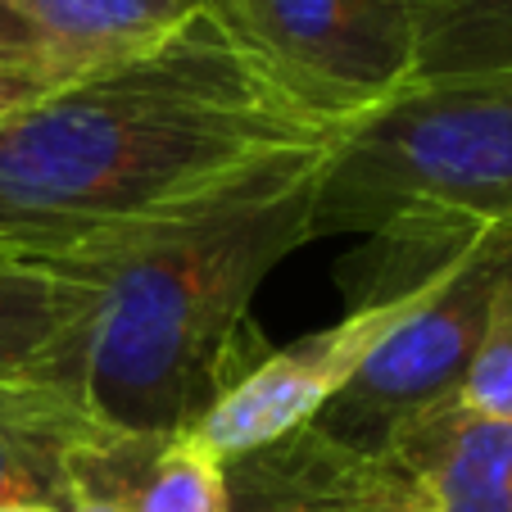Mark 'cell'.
<instances>
[{
  "mask_svg": "<svg viewBox=\"0 0 512 512\" xmlns=\"http://www.w3.org/2000/svg\"><path fill=\"white\" fill-rule=\"evenodd\" d=\"M336 145L268 155L46 259L82 290L73 390L96 422L177 435L259 368L272 345L250 322V300L286 254L313 241Z\"/></svg>",
  "mask_w": 512,
  "mask_h": 512,
  "instance_id": "obj_1",
  "label": "cell"
},
{
  "mask_svg": "<svg viewBox=\"0 0 512 512\" xmlns=\"http://www.w3.org/2000/svg\"><path fill=\"white\" fill-rule=\"evenodd\" d=\"M340 136L200 5L141 55L0 114V259L46 263L268 155Z\"/></svg>",
  "mask_w": 512,
  "mask_h": 512,
  "instance_id": "obj_2",
  "label": "cell"
},
{
  "mask_svg": "<svg viewBox=\"0 0 512 512\" xmlns=\"http://www.w3.org/2000/svg\"><path fill=\"white\" fill-rule=\"evenodd\" d=\"M363 236L340 263L345 304L404 295L481 232H512V73L408 87L340 136L313 241Z\"/></svg>",
  "mask_w": 512,
  "mask_h": 512,
  "instance_id": "obj_3",
  "label": "cell"
},
{
  "mask_svg": "<svg viewBox=\"0 0 512 512\" xmlns=\"http://www.w3.org/2000/svg\"><path fill=\"white\" fill-rule=\"evenodd\" d=\"M336 132L413 87L417 0H200Z\"/></svg>",
  "mask_w": 512,
  "mask_h": 512,
  "instance_id": "obj_4",
  "label": "cell"
},
{
  "mask_svg": "<svg viewBox=\"0 0 512 512\" xmlns=\"http://www.w3.org/2000/svg\"><path fill=\"white\" fill-rule=\"evenodd\" d=\"M512 268V232H481L467 250L463 268L422 313L404 322L358 377L313 417L340 445L381 454L404 422L458 395L467 363L481 345L490 300Z\"/></svg>",
  "mask_w": 512,
  "mask_h": 512,
  "instance_id": "obj_5",
  "label": "cell"
},
{
  "mask_svg": "<svg viewBox=\"0 0 512 512\" xmlns=\"http://www.w3.org/2000/svg\"><path fill=\"white\" fill-rule=\"evenodd\" d=\"M467 250H472V245H467ZM467 250L458 254L454 263H445L435 277L408 286L404 295L372 300V304H349L336 327H322V331H313V336H300L281 349H268V354L259 358V368H254L241 386L227 390L223 399H213L191 431L200 435L223 463H232V458L250 454V449H263V445H272V440H286L290 431L309 426L313 417L358 377V368H363L413 313H422L426 304L445 290V281L463 268Z\"/></svg>",
  "mask_w": 512,
  "mask_h": 512,
  "instance_id": "obj_6",
  "label": "cell"
},
{
  "mask_svg": "<svg viewBox=\"0 0 512 512\" xmlns=\"http://www.w3.org/2000/svg\"><path fill=\"white\" fill-rule=\"evenodd\" d=\"M123 440L91 417L73 386L41 377L0 386V508L46 503L68 512L96 494Z\"/></svg>",
  "mask_w": 512,
  "mask_h": 512,
  "instance_id": "obj_7",
  "label": "cell"
},
{
  "mask_svg": "<svg viewBox=\"0 0 512 512\" xmlns=\"http://www.w3.org/2000/svg\"><path fill=\"white\" fill-rule=\"evenodd\" d=\"M381 454L408 467L440 512H512V417L445 399L399 426Z\"/></svg>",
  "mask_w": 512,
  "mask_h": 512,
  "instance_id": "obj_8",
  "label": "cell"
},
{
  "mask_svg": "<svg viewBox=\"0 0 512 512\" xmlns=\"http://www.w3.org/2000/svg\"><path fill=\"white\" fill-rule=\"evenodd\" d=\"M372 463L309 422L227 463V512H354Z\"/></svg>",
  "mask_w": 512,
  "mask_h": 512,
  "instance_id": "obj_9",
  "label": "cell"
},
{
  "mask_svg": "<svg viewBox=\"0 0 512 512\" xmlns=\"http://www.w3.org/2000/svg\"><path fill=\"white\" fill-rule=\"evenodd\" d=\"M46 46L50 78L73 82L132 59L186 23L200 0H14Z\"/></svg>",
  "mask_w": 512,
  "mask_h": 512,
  "instance_id": "obj_10",
  "label": "cell"
},
{
  "mask_svg": "<svg viewBox=\"0 0 512 512\" xmlns=\"http://www.w3.org/2000/svg\"><path fill=\"white\" fill-rule=\"evenodd\" d=\"M78 322V281L50 263L0 259V386L32 377L73 386Z\"/></svg>",
  "mask_w": 512,
  "mask_h": 512,
  "instance_id": "obj_11",
  "label": "cell"
},
{
  "mask_svg": "<svg viewBox=\"0 0 512 512\" xmlns=\"http://www.w3.org/2000/svg\"><path fill=\"white\" fill-rule=\"evenodd\" d=\"M512 73V0H417L413 87Z\"/></svg>",
  "mask_w": 512,
  "mask_h": 512,
  "instance_id": "obj_12",
  "label": "cell"
},
{
  "mask_svg": "<svg viewBox=\"0 0 512 512\" xmlns=\"http://www.w3.org/2000/svg\"><path fill=\"white\" fill-rule=\"evenodd\" d=\"M132 512H227V463L204 445L200 435L186 426L177 435H164L150 458H145L141 476H136L132 494H127Z\"/></svg>",
  "mask_w": 512,
  "mask_h": 512,
  "instance_id": "obj_13",
  "label": "cell"
},
{
  "mask_svg": "<svg viewBox=\"0 0 512 512\" xmlns=\"http://www.w3.org/2000/svg\"><path fill=\"white\" fill-rule=\"evenodd\" d=\"M354 512H440V503L431 499V490H426L408 467L377 454L368 485H363V499H358Z\"/></svg>",
  "mask_w": 512,
  "mask_h": 512,
  "instance_id": "obj_14",
  "label": "cell"
},
{
  "mask_svg": "<svg viewBox=\"0 0 512 512\" xmlns=\"http://www.w3.org/2000/svg\"><path fill=\"white\" fill-rule=\"evenodd\" d=\"M0 73H32V78H46L55 87L46 68V46L14 0H0Z\"/></svg>",
  "mask_w": 512,
  "mask_h": 512,
  "instance_id": "obj_15",
  "label": "cell"
},
{
  "mask_svg": "<svg viewBox=\"0 0 512 512\" xmlns=\"http://www.w3.org/2000/svg\"><path fill=\"white\" fill-rule=\"evenodd\" d=\"M41 91H50L46 78H32V73H0V114L28 105V100L41 96Z\"/></svg>",
  "mask_w": 512,
  "mask_h": 512,
  "instance_id": "obj_16",
  "label": "cell"
},
{
  "mask_svg": "<svg viewBox=\"0 0 512 512\" xmlns=\"http://www.w3.org/2000/svg\"><path fill=\"white\" fill-rule=\"evenodd\" d=\"M68 512H132V508L118 503V499H82V503H73Z\"/></svg>",
  "mask_w": 512,
  "mask_h": 512,
  "instance_id": "obj_17",
  "label": "cell"
},
{
  "mask_svg": "<svg viewBox=\"0 0 512 512\" xmlns=\"http://www.w3.org/2000/svg\"><path fill=\"white\" fill-rule=\"evenodd\" d=\"M0 512H59V508H46V503H10V508Z\"/></svg>",
  "mask_w": 512,
  "mask_h": 512,
  "instance_id": "obj_18",
  "label": "cell"
}]
</instances>
